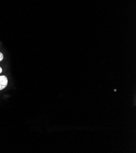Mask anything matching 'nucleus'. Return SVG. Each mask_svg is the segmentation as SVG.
Returning a JSON list of instances; mask_svg holds the SVG:
<instances>
[{
  "mask_svg": "<svg viewBox=\"0 0 136 153\" xmlns=\"http://www.w3.org/2000/svg\"><path fill=\"white\" fill-rule=\"evenodd\" d=\"M7 83L8 80L6 76H0V90L5 88L7 85Z\"/></svg>",
  "mask_w": 136,
  "mask_h": 153,
  "instance_id": "f257e3e1",
  "label": "nucleus"
},
{
  "mask_svg": "<svg viewBox=\"0 0 136 153\" xmlns=\"http://www.w3.org/2000/svg\"><path fill=\"white\" fill-rule=\"evenodd\" d=\"M3 57H4V56H3V53H0V62H1V61H2V60H3Z\"/></svg>",
  "mask_w": 136,
  "mask_h": 153,
  "instance_id": "f03ea898",
  "label": "nucleus"
},
{
  "mask_svg": "<svg viewBox=\"0 0 136 153\" xmlns=\"http://www.w3.org/2000/svg\"><path fill=\"white\" fill-rule=\"evenodd\" d=\"M2 72V68H1V67H0V73H1Z\"/></svg>",
  "mask_w": 136,
  "mask_h": 153,
  "instance_id": "7ed1b4c3",
  "label": "nucleus"
}]
</instances>
